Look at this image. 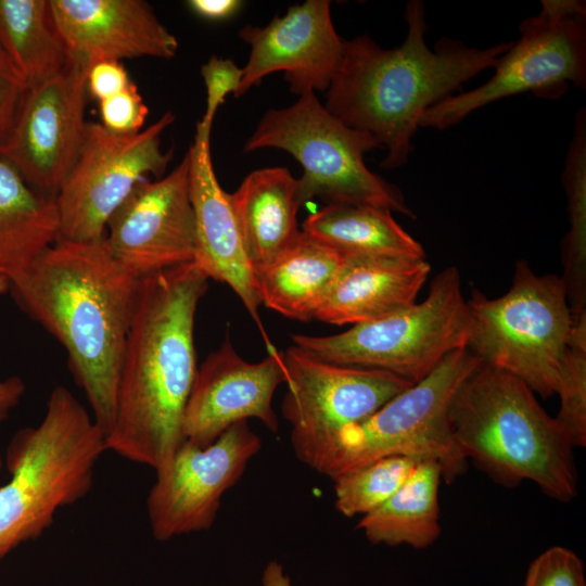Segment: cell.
<instances>
[{
    "label": "cell",
    "instance_id": "6da1fadb",
    "mask_svg": "<svg viewBox=\"0 0 586 586\" xmlns=\"http://www.w3.org/2000/svg\"><path fill=\"white\" fill-rule=\"evenodd\" d=\"M208 277L193 262L139 280L107 450L162 472L184 442L198 371L194 320Z\"/></svg>",
    "mask_w": 586,
    "mask_h": 586
},
{
    "label": "cell",
    "instance_id": "7a4b0ae2",
    "mask_svg": "<svg viewBox=\"0 0 586 586\" xmlns=\"http://www.w3.org/2000/svg\"><path fill=\"white\" fill-rule=\"evenodd\" d=\"M139 279L111 255L104 237L58 240L10 280L20 307L65 348L75 382L107 436Z\"/></svg>",
    "mask_w": 586,
    "mask_h": 586
},
{
    "label": "cell",
    "instance_id": "3957f363",
    "mask_svg": "<svg viewBox=\"0 0 586 586\" xmlns=\"http://www.w3.org/2000/svg\"><path fill=\"white\" fill-rule=\"evenodd\" d=\"M407 35L393 49L367 35L344 40L339 68L328 88L324 107L347 126L368 132L387 150L382 165H404L423 113L482 71L495 67L512 42L469 48L442 39L432 51L424 39L425 9L409 1Z\"/></svg>",
    "mask_w": 586,
    "mask_h": 586
},
{
    "label": "cell",
    "instance_id": "277c9868",
    "mask_svg": "<svg viewBox=\"0 0 586 586\" xmlns=\"http://www.w3.org/2000/svg\"><path fill=\"white\" fill-rule=\"evenodd\" d=\"M448 421L466 459L495 482L531 481L561 502L576 496L574 447L520 379L481 362L455 393Z\"/></svg>",
    "mask_w": 586,
    "mask_h": 586
},
{
    "label": "cell",
    "instance_id": "5b68a950",
    "mask_svg": "<svg viewBox=\"0 0 586 586\" xmlns=\"http://www.w3.org/2000/svg\"><path fill=\"white\" fill-rule=\"evenodd\" d=\"M106 436L64 386L52 390L41 422L20 430L5 451L0 487V563L50 527L59 509L91 491Z\"/></svg>",
    "mask_w": 586,
    "mask_h": 586
},
{
    "label": "cell",
    "instance_id": "8992f818",
    "mask_svg": "<svg viewBox=\"0 0 586 586\" xmlns=\"http://www.w3.org/2000/svg\"><path fill=\"white\" fill-rule=\"evenodd\" d=\"M467 304V348L543 398L555 395L572 328L561 276L536 275L525 260H519L506 294L489 298L473 290Z\"/></svg>",
    "mask_w": 586,
    "mask_h": 586
},
{
    "label": "cell",
    "instance_id": "52a82bcc",
    "mask_svg": "<svg viewBox=\"0 0 586 586\" xmlns=\"http://www.w3.org/2000/svg\"><path fill=\"white\" fill-rule=\"evenodd\" d=\"M470 313L459 270L433 279L421 303L332 335L293 334V345L344 367L391 373L410 383L425 378L448 354L467 348Z\"/></svg>",
    "mask_w": 586,
    "mask_h": 586
},
{
    "label": "cell",
    "instance_id": "ba28073f",
    "mask_svg": "<svg viewBox=\"0 0 586 586\" xmlns=\"http://www.w3.org/2000/svg\"><path fill=\"white\" fill-rule=\"evenodd\" d=\"M265 148L285 151L302 165L303 204L318 198L327 205H367L415 217L400 191L365 164V153L380 143L333 116L315 92L263 115L243 151Z\"/></svg>",
    "mask_w": 586,
    "mask_h": 586
},
{
    "label": "cell",
    "instance_id": "9c48e42d",
    "mask_svg": "<svg viewBox=\"0 0 586 586\" xmlns=\"http://www.w3.org/2000/svg\"><path fill=\"white\" fill-rule=\"evenodd\" d=\"M481 362L468 348L448 354L425 378L344 428L322 474L333 479L377 459L402 456L435 461L443 481L454 482L468 460L453 437L448 410L458 387Z\"/></svg>",
    "mask_w": 586,
    "mask_h": 586
},
{
    "label": "cell",
    "instance_id": "30bf717a",
    "mask_svg": "<svg viewBox=\"0 0 586 586\" xmlns=\"http://www.w3.org/2000/svg\"><path fill=\"white\" fill-rule=\"evenodd\" d=\"M174 120L168 111L130 135L87 123L76 161L55 196L58 240L85 242L104 237L110 217L132 189L149 175L160 177L165 171L173 149L162 150L161 135Z\"/></svg>",
    "mask_w": 586,
    "mask_h": 586
},
{
    "label": "cell",
    "instance_id": "8fae6325",
    "mask_svg": "<svg viewBox=\"0 0 586 586\" xmlns=\"http://www.w3.org/2000/svg\"><path fill=\"white\" fill-rule=\"evenodd\" d=\"M286 393L281 404L296 458L322 473L339 433L412 385L377 370L323 361L292 345L282 353Z\"/></svg>",
    "mask_w": 586,
    "mask_h": 586
},
{
    "label": "cell",
    "instance_id": "7c38bea8",
    "mask_svg": "<svg viewBox=\"0 0 586 586\" xmlns=\"http://www.w3.org/2000/svg\"><path fill=\"white\" fill-rule=\"evenodd\" d=\"M520 33L487 81L432 105L423 113L419 127L443 130L484 105L526 91L557 98L565 92L569 82L585 88V18H559L540 11L522 22Z\"/></svg>",
    "mask_w": 586,
    "mask_h": 586
},
{
    "label": "cell",
    "instance_id": "4fadbf2b",
    "mask_svg": "<svg viewBox=\"0 0 586 586\" xmlns=\"http://www.w3.org/2000/svg\"><path fill=\"white\" fill-rule=\"evenodd\" d=\"M88 69L86 59L71 54L62 71L29 86L0 149V158L54 200L84 140Z\"/></svg>",
    "mask_w": 586,
    "mask_h": 586
},
{
    "label": "cell",
    "instance_id": "5bb4252c",
    "mask_svg": "<svg viewBox=\"0 0 586 586\" xmlns=\"http://www.w3.org/2000/svg\"><path fill=\"white\" fill-rule=\"evenodd\" d=\"M262 448L260 437L241 421L205 447L184 441L170 463L156 473L146 498L153 537H174L209 530L224 494L242 477Z\"/></svg>",
    "mask_w": 586,
    "mask_h": 586
},
{
    "label": "cell",
    "instance_id": "9a60e30c",
    "mask_svg": "<svg viewBox=\"0 0 586 586\" xmlns=\"http://www.w3.org/2000/svg\"><path fill=\"white\" fill-rule=\"evenodd\" d=\"M104 239L112 257L139 280L195 260L187 154L167 176L132 189L110 217Z\"/></svg>",
    "mask_w": 586,
    "mask_h": 586
},
{
    "label": "cell",
    "instance_id": "2e32d148",
    "mask_svg": "<svg viewBox=\"0 0 586 586\" xmlns=\"http://www.w3.org/2000/svg\"><path fill=\"white\" fill-rule=\"evenodd\" d=\"M240 38L250 46L242 80L234 93L243 95L268 75L284 74L294 94L326 92L339 68L344 40L331 17V2L307 0L292 5L263 27L245 25Z\"/></svg>",
    "mask_w": 586,
    "mask_h": 586
},
{
    "label": "cell",
    "instance_id": "e0dca14e",
    "mask_svg": "<svg viewBox=\"0 0 586 586\" xmlns=\"http://www.w3.org/2000/svg\"><path fill=\"white\" fill-rule=\"evenodd\" d=\"M285 382L282 353L250 362L237 353L227 335L198 368L183 415L184 441L205 447L233 424L251 418L277 433L272 397Z\"/></svg>",
    "mask_w": 586,
    "mask_h": 586
},
{
    "label": "cell",
    "instance_id": "ac0fdd59",
    "mask_svg": "<svg viewBox=\"0 0 586 586\" xmlns=\"http://www.w3.org/2000/svg\"><path fill=\"white\" fill-rule=\"evenodd\" d=\"M211 131L212 126L198 122L193 142L187 152L196 232L194 262L208 279L227 284L237 294L258 326L267 353H272L277 348L260 320L254 270L243 245L229 193L221 188L214 169Z\"/></svg>",
    "mask_w": 586,
    "mask_h": 586
},
{
    "label": "cell",
    "instance_id": "d6986e66",
    "mask_svg": "<svg viewBox=\"0 0 586 586\" xmlns=\"http://www.w3.org/2000/svg\"><path fill=\"white\" fill-rule=\"evenodd\" d=\"M55 27L72 55L98 60L171 59L177 38L142 0H49Z\"/></svg>",
    "mask_w": 586,
    "mask_h": 586
},
{
    "label": "cell",
    "instance_id": "ffe728a7",
    "mask_svg": "<svg viewBox=\"0 0 586 586\" xmlns=\"http://www.w3.org/2000/svg\"><path fill=\"white\" fill-rule=\"evenodd\" d=\"M430 271L425 257L344 255L315 319L354 326L406 308L416 303Z\"/></svg>",
    "mask_w": 586,
    "mask_h": 586
},
{
    "label": "cell",
    "instance_id": "44dd1931",
    "mask_svg": "<svg viewBox=\"0 0 586 586\" xmlns=\"http://www.w3.org/2000/svg\"><path fill=\"white\" fill-rule=\"evenodd\" d=\"M229 196L253 270L268 264L300 235L297 212L303 202L297 179L286 167L250 173Z\"/></svg>",
    "mask_w": 586,
    "mask_h": 586
},
{
    "label": "cell",
    "instance_id": "7402d4cb",
    "mask_svg": "<svg viewBox=\"0 0 586 586\" xmlns=\"http://www.w3.org/2000/svg\"><path fill=\"white\" fill-rule=\"evenodd\" d=\"M342 262V254L301 230L288 249L254 269L260 304L289 319H315Z\"/></svg>",
    "mask_w": 586,
    "mask_h": 586
},
{
    "label": "cell",
    "instance_id": "603a6c76",
    "mask_svg": "<svg viewBox=\"0 0 586 586\" xmlns=\"http://www.w3.org/2000/svg\"><path fill=\"white\" fill-rule=\"evenodd\" d=\"M58 234L55 200L33 189L0 158V273L12 280L51 246Z\"/></svg>",
    "mask_w": 586,
    "mask_h": 586
},
{
    "label": "cell",
    "instance_id": "cb8c5ba5",
    "mask_svg": "<svg viewBox=\"0 0 586 586\" xmlns=\"http://www.w3.org/2000/svg\"><path fill=\"white\" fill-rule=\"evenodd\" d=\"M442 470L432 460L418 461L396 493L360 518L357 528L374 545H408L422 549L441 534L438 489Z\"/></svg>",
    "mask_w": 586,
    "mask_h": 586
},
{
    "label": "cell",
    "instance_id": "d4e9b609",
    "mask_svg": "<svg viewBox=\"0 0 586 586\" xmlns=\"http://www.w3.org/2000/svg\"><path fill=\"white\" fill-rule=\"evenodd\" d=\"M302 231L343 256L380 254L425 257L422 245L385 208L326 205L304 220Z\"/></svg>",
    "mask_w": 586,
    "mask_h": 586
},
{
    "label": "cell",
    "instance_id": "484cf974",
    "mask_svg": "<svg viewBox=\"0 0 586 586\" xmlns=\"http://www.w3.org/2000/svg\"><path fill=\"white\" fill-rule=\"evenodd\" d=\"M0 50L28 86L62 71L71 56L49 0H0Z\"/></svg>",
    "mask_w": 586,
    "mask_h": 586
},
{
    "label": "cell",
    "instance_id": "4316f807",
    "mask_svg": "<svg viewBox=\"0 0 586 586\" xmlns=\"http://www.w3.org/2000/svg\"><path fill=\"white\" fill-rule=\"evenodd\" d=\"M562 181L568 199L569 232L561 246L563 275L572 316L586 314V110L575 116Z\"/></svg>",
    "mask_w": 586,
    "mask_h": 586
},
{
    "label": "cell",
    "instance_id": "83f0119b",
    "mask_svg": "<svg viewBox=\"0 0 586 586\" xmlns=\"http://www.w3.org/2000/svg\"><path fill=\"white\" fill-rule=\"evenodd\" d=\"M417 462L408 457H385L336 475L332 479L336 510L348 518L374 511L406 482Z\"/></svg>",
    "mask_w": 586,
    "mask_h": 586
},
{
    "label": "cell",
    "instance_id": "f1b7e54d",
    "mask_svg": "<svg viewBox=\"0 0 586 586\" xmlns=\"http://www.w3.org/2000/svg\"><path fill=\"white\" fill-rule=\"evenodd\" d=\"M556 420L573 447L586 445V314L572 316V328L562 361Z\"/></svg>",
    "mask_w": 586,
    "mask_h": 586
},
{
    "label": "cell",
    "instance_id": "f546056e",
    "mask_svg": "<svg viewBox=\"0 0 586 586\" xmlns=\"http://www.w3.org/2000/svg\"><path fill=\"white\" fill-rule=\"evenodd\" d=\"M524 586H586L583 561L571 549L552 546L532 561Z\"/></svg>",
    "mask_w": 586,
    "mask_h": 586
},
{
    "label": "cell",
    "instance_id": "4dcf8cb0",
    "mask_svg": "<svg viewBox=\"0 0 586 586\" xmlns=\"http://www.w3.org/2000/svg\"><path fill=\"white\" fill-rule=\"evenodd\" d=\"M101 125L107 130L130 135L142 130L149 109L132 81L122 92L99 102Z\"/></svg>",
    "mask_w": 586,
    "mask_h": 586
},
{
    "label": "cell",
    "instance_id": "1f68e13d",
    "mask_svg": "<svg viewBox=\"0 0 586 586\" xmlns=\"http://www.w3.org/2000/svg\"><path fill=\"white\" fill-rule=\"evenodd\" d=\"M206 89L205 113L200 122L213 126L219 106L229 93H235L242 80V68L232 60L213 55L201 67Z\"/></svg>",
    "mask_w": 586,
    "mask_h": 586
},
{
    "label": "cell",
    "instance_id": "d6a6232c",
    "mask_svg": "<svg viewBox=\"0 0 586 586\" xmlns=\"http://www.w3.org/2000/svg\"><path fill=\"white\" fill-rule=\"evenodd\" d=\"M28 84L0 50V149L9 136Z\"/></svg>",
    "mask_w": 586,
    "mask_h": 586
},
{
    "label": "cell",
    "instance_id": "836d02e7",
    "mask_svg": "<svg viewBox=\"0 0 586 586\" xmlns=\"http://www.w3.org/2000/svg\"><path fill=\"white\" fill-rule=\"evenodd\" d=\"M132 81L117 60H98L89 63L87 92L99 102L125 90Z\"/></svg>",
    "mask_w": 586,
    "mask_h": 586
},
{
    "label": "cell",
    "instance_id": "e575fe53",
    "mask_svg": "<svg viewBox=\"0 0 586 586\" xmlns=\"http://www.w3.org/2000/svg\"><path fill=\"white\" fill-rule=\"evenodd\" d=\"M188 8L198 16L208 21L232 17L242 7L239 0H189Z\"/></svg>",
    "mask_w": 586,
    "mask_h": 586
},
{
    "label": "cell",
    "instance_id": "d590c367",
    "mask_svg": "<svg viewBox=\"0 0 586 586\" xmlns=\"http://www.w3.org/2000/svg\"><path fill=\"white\" fill-rule=\"evenodd\" d=\"M25 383L21 377L12 375L0 380V422L18 405L24 393Z\"/></svg>",
    "mask_w": 586,
    "mask_h": 586
},
{
    "label": "cell",
    "instance_id": "8d00e7d4",
    "mask_svg": "<svg viewBox=\"0 0 586 586\" xmlns=\"http://www.w3.org/2000/svg\"><path fill=\"white\" fill-rule=\"evenodd\" d=\"M542 12L553 17H586L585 1L577 0H544Z\"/></svg>",
    "mask_w": 586,
    "mask_h": 586
},
{
    "label": "cell",
    "instance_id": "74e56055",
    "mask_svg": "<svg viewBox=\"0 0 586 586\" xmlns=\"http://www.w3.org/2000/svg\"><path fill=\"white\" fill-rule=\"evenodd\" d=\"M262 586H292L289 575L277 560L269 561L262 574Z\"/></svg>",
    "mask_w": 586,
    "mask_h": 586
},
{
    "label": "cell",
    "instance_id": "f35d334b",
    "mask_svg": "<svg viewBox=\"0 0 586 586\" xmlns=\"http://www.w3.org/2000/svg\"><path fill=\"white\" fill-rule=\"evenodd\" d=\"M10 290V280L0 273V295Z\"/></svg>",
    "mask_w": 586,
    "mask_h": 586
}]
</instances>
